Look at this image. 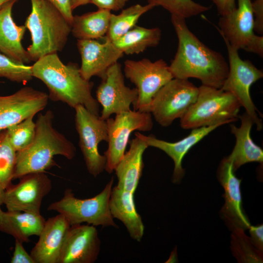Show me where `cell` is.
<instances>
[{
	"instance_id": "obj_1",
	"label": "cell",
	"mask_w": 263,
	"mask_h": 263,
	"mask_svg": "<svg viewBox=\"0 0 263 263\" xmlns=\"http://www.w3.org/2000/svg\"><path fill=\"white\" fill-rule=\"evenodd\" d=\"M178 38L176 53L169 66L173 78L200 80L202 85L221 89L228 64L219 52L202 42L188 28L186 19L171 16Z\"/></svg>"
},
{
	"instance_id": "obj_2",
	"label": "cell",
	"mask_w": 263,
	"mask_h": 263,
	"mask_svg": "<svg viewBox=\"0 0 263 263\" xmlns=\"http://www.w3.org/2000/svg\"><path fill=\"white\" fill-rule=\"evenodd\" d=\"M31 67L33 76L47 87L49 99L61 101L73 109L82 105L100 116L99 104L92 94L94 84L82 76L77 64H65L54 53L39 58Z\"/></svg>"
},
{
	"instance_id": "obj_3",
	"label": "cell",
	"mask_w": 263,
	"mask_h": 263,
	"mask_svg": "<svg viewBox=\"0 0 263 263\" xmlns=\"http://www.w3.org/2000/svg\"><path fill=\"white\" fill-rule=\"evenodd\" d=\"M54 114L51 110L39 113L36 123V133L31 144L17 152L13 180L35 172H45L57 164L54 158L61 155L68 160L76 154L74 144L54 127Z\"/></svg>"
},
{
	"instance_id": "obj_4",
	"label": "cell",
	"mask_w": 263,
	"mask_h": 263,
	"mask_svg": "<svg viewBox=\"0 0 263 263\" xmlns=\"http://www.w3.org/2000/svg\"><path fill=\"white\" fill-rule=\"evenodd\" d=\"M32 9L25 26L31 36L27 51L32 60L62 51L71 32V24L47 0H31Z\"/></svg>"
},
{
	"instance_id": "obj_5",
	"label": "cell",
	"mask_w": 263,
	"mask_h": 263,
	"mask_svg": "<svg viewBox=\"0 0 263 263\" xmlns=\"http://www.w3.org/2000/svg\"><path fill=\"white\" fill-rule=\"evenodd\" d=\"M198 88L196 100L180 118L183 129L222 125L238 120L241 106L231 93L203 85Z\"/></svg>"
},
{
	"instance_id": "obj_6",
	"label": "cell",
	"mask_w": 263,
	"mask_h": 263,
	"mask_svg": "<svg viewBox=\"0 0 263 263\" xmlns=\"http://www.w3.org/2000/svg\"><path fill=\"white\" fill-rule=\"evenodd\" d=\"M113 177L103 190L93 197L80 199L75 196L72 189H66L63 196L52 203L48 211H55L63 215L71 225L86 223L94 226H112L118 228L115 223L110 208V200Z\"/></svg>"
},
{
	"instance_id": "obj_7",
	"label": "cell",
	"mask_w": 263,
	"mask_h": 263,
	"mask_svg": "<svg viewBox=\"0 0 263 263\" xmlns=\"http://www.w3.org/2000/svg\"><path fill=\"white\" fill-rule=\"evenodd\" d=\"M125 76L136 86L137 99L133 110L149 113L152 100L156 93L173 76L169 66L162 59L151 61L147 58L124 62Z\"/></svg>"
},
{
	"instance_id": "obj_8",
	"label": "cell",
	"mask_w": 263,
	"mask_h": 263,
	"mask_svg": "<svg viewBox=\"0 0 263 263\" xmlns=\"http://www.w3.org/2000/svg\"><path fill=\"white\" fill-rule=\"evenodd\" d=\"M226 46L228 58V73L221 89L230 92L243 107L250 117L257 130L263 129L262 120L258 117L250 95V88L257 81L263 77V72L249 60L242 59L238 50L232 48L224 40Z\"/></svg>"
},
{
	"instance_id": "obj_9",
	"label": "cell",
	"mask_w": 263,
	"mask_h": 263,
	"mask_svg": "<svg viewBox=\"0 0 263 263\" xmlns=\"http://www.w3.org/2000/svg\"><path fill=\"white\" fill-rule=\"evenodd\" d=\"M74 109L78 145L88 172L96 177L106 166V157L99 153L98 145L102 141L108 142L106 120L91 113L82 105H78Z\"/></svg>"
},
{
	"instance_id": "obj_10",
	"label": "cell",
	"mask_w": 263,
	"mask_h": 263,
	"mask_svg": "<svg viewBox=\"0 0 263 263\" xmlns=\"http://www.w3.org/2000/svg\"><path fill=\"white\" fill-rule=\"evenodd\" d=\"M199 88L188 79L173 78L153 97L149 113L163 127H168L181 118L195 102Z\"/></svg>"
},
{
	"instance_id": "obj_11",
	"label": "cell",
	"mask_w": 263,
	"mask_h": 263,
	"mask_svg": "<svg viewBox=\"0 0 263 263\" xmlns=\"http://www.w3.org/2000/svg\"><path fill=\"white\" fill-rule=\"evenodd\" d=\"M108 128L106 158L105 170L111 173L124 156L129 137L133 132H148L153 127L150 113L132 110L116 114L114 118L106 120Z\"/></svg>"
},
{
	"instance_id": "obj_12",
	"label": "cell",
	"mask_w": 263,
	"mask_h": 263,
	"mask_svg": "<svg viewBox=\"0 0 263 263\" xmlns=\"http://www.w3.org/2000/svg\"><path fill=\"white\" fill-rule=\"evenodd\" d=\"M101 79L96 91V99L102 108L101 118L106 120L113 114L130 110L137 100L138 91L126 85L121 64H113Z\"/></svg>"
},
{
	"instance_id": "obj_13",
	"label": "cell",
	"mask_w": 263,
	"mask_h": 263,
	"mask_svg": "<svg viewBox=\"0 0 263 263\" xmlns=\"http://www.w3.org/2000/svg\"><path fill=\"white\" fill-rule=\"evenodd\" d=\"M11 184L4 191L3 204L8 211L40 213L44 197L51 191L52 182L45 172L30 173Z\"/></svg>"
},
{
	"instance_id": "obj_14",
	"label": "cell",
	"mask_w": 263,
	"mask_h": 263,
	"mask_svg": "<svg viewBox=\"0 0 263 263\" xmlns=\"http://www.w3.org/2000/svg\"><path fill=\"white\" fill-rule=\"evenodd\" d=\"M237 6L230 12L220 16L218 31L224 40L232 48L249 52L259 35L254 33L252 0H237Z\"/></svg>"
},
{
	"instance_id": "obj_15",
	"label": "cell",
	"mask_w": 263,
	"mask_h": 263,
	"mask_svg": "<svg viewBox=\"0 0 263 263\" xmlns=\"http://www.w3.org/2000/svg\"><path fill=\"white\" fill-rule=\"evenodd\" d=\"M46 93L26 86L10 95H0V131L35 116L46 107Z\"/></svg>"
},
{
	"instance_id": "obj_16",
	"label": "cell",
	"mask_w": 263,
	"mask_h": 263,
	"mask_svg": "<svg viewBox=\"0 0 263 263\" xmlns=\"http://www.w3.org/2000/svg\"><path fill=\"white\" fill-rule=\"evenodd\" d=\"M232 162L225 157L217 171L218 180L224 190L225 204L220 210V216L226 226L231 230L248 229L251 225L242 206L241 191V179L235 173Z\"/></svg>"
},
{
	"instance_id": "obj_17",
	"label": "cell",
	"mask_w": 263,
	"mask_h": 263,
	"mask_svg": "<svg viewBox=\"0 0 263 263\" xmlns=\"http://www.w3.org/2000/svg\"><path fill=\"white\" fill-rule=\"evenodd\" d=\"M101 242L95 226L78 224L70 226L58 263H94L100 251Z\"/></svg>"
},
{
	"instance_id": "obj_18",
	"label": "cell",
	"mask_w": 263,
	"mask_h": 263,
	"mask_svg": "<svg viewBox=\"0 0 263 263\" xmlns=\"http://www.w3.org/2000/svg\"><path fill=\"white\" fill-rule=\"evenodd\" d=\"M77 46L81 58L80 73L87 80L94 76L101 78L124 55L106 37L102 42L96 39H77Z\"/></svg>"
},
{
	"instance_id": "obj_19",
	"label": "cell",
	"mask_w": 263,
	"mask_h": 263,
	"mask_svg": "<svg viewBox=\"0 0 263 263\" xmlns=\"http://www.w3.org/2000/svg\"><path fill=\"white\" fill-rule=\"evenodd\" d=\"M70 226L65 217L59 213L45 221L38 240L30 252L35 263H58Z\"/></svg>"
},
{
	"instance_id": "obj_20",
	"label": "cell",
	"mask_w": 263,
	"mask_h": 263,
	"mask_svg": "<svg viewBox=\"0 0 263 263\" xmlns=\"http://www.w3.org/2000/svg\"><path fill=\"white\" fill-rule=\"evenodd\" d=\"M220 126L221 125L217 124L193 129L187 136L175 142H169L159 139L152 134L146 136L138 131H136L134 134L144 141L148 147H152L162 150L172 159L174 167L172 181L174 184H178L185 173L182 165V160L185 155L193 146Z\"/></svg>"
},
{
	"instance_id": "obj_21",
	"label": "cell",
	"mask_w": 263,
	"mask_h": 263,
	"mask_svg": "<svg viewBox=\"0 0 263 263\" xmlns=\"http://www.w3.org/2000/svg\"><path fill=\"white\" fill-rule=\"evenodd\" d=\"M18 0H12L0 9V52L13 60L29 63L32 59L22 45L25 25H17L12 16L13 5Z\"/></svg>"
},
{
	"instance_id": "obj_22",
	"label": "cell",
	"mask_w": 263,
	"mask_h": 263,
	"mask_svg": "<svg viewBox=\"0 0 263 263\" xmlns=\"http://www.w3.org/2000/svg\"><path fill=\"white\" fill-rule=\"evenodd\" d=\"M149 147L137 136L130 142V148L114 171L117 178L116 186L134 194L144 169L143 154Z\"/></svg>"
},
{
	"instance_id": "obj_23",
	"label": "cell",
	"mask_w": 263,
	"mask_h": 263,
	"mask_svg": "<svg viewBox=\"0 0 263 263\" xmlns=\"http://www.w3.org/2000/svg\"><path fill=\"white\" fill-rule=\"evenodd\" d=\"M110 208L113 218L120 221L133 240L140 242L144 233V225L137 212L134 193L122 189L116 186L113 188Z\"/></svg>"
},
{
	"instance_id": "obj_24",
	"label": "cell",
	"mask_w": 263,
	"mask_h": 263,
	"mask_svg": "<svg viewBox=\"0 0 263 263\" xmlns=\"http://www.w3.org/2000/svg\"><path fill=\"white\" fill-rule=\"evenodd\" d=\"M239 117L241 122L239 127L230 125L231 132L236 137V144L231 154L226 157L232 162L235 171L247 163L263 162V150L255 144L250 136L254 122L246 112Z\"/></svg>"
},
{
	"instance_id": "obj_25",
	"label": "cell",
	"mask_w": 263,
	"mask_h": 263,
	"mask_svg": "<svg viewBox=\"0 0 263 263\" xmlns=\"http://www.w3.org/2000/svg\"><path fill=\"white\" fill-rule=\"evenodd\" d=\"M45 221L40 213L7 210L2 213L0 231L23 243H27L31 236H39Z\"/></svg>"
},
{
	"instance_id": "obj_26",
	"label": "cell",
	"mask_w": 263,
	"mask_h": 263,
	"mask_svg": "<svg viewBox=\"0 0 263 263\" xmlns=\"http://www.w3.org/2000/svg\"><path fill=\"white\" fill-rule=\"evenodd\" d=\"M111 11L98 9L81 15L74 16L71 24L72 35L77 39H97L108 32Z\"/></svg>"
},
{
	"instance_id": "obj_27",
	"label": "cell",
	"mask_w": 263,
	"mask_h": 263,
	"mask_svg": "<svg viewBox=\"0 0 263 263\" xmlns=\"http://www.w3.org/2000/svg\"><path fill=\"white\" fill-rule=\"evenodd\" d=\"M161 38L158 27L134 26L124 35L113 41L123 54H138L149 47L158 45Z\"/></svg>"
},
{
	"instance_id": "obj_28",
	"label": "cell",
	"mask_w": 263,
	"mask_h": 263,
	"mask_svg": "<svg viewBox=\"0 0 263 263\" xmlns=\"http://www.w3.org/2000/svg\"><path fill=\"white\" fill-rule=\"evenodd\" d=\"M154 7L150 4H136L123 9L118 15L112 14L108 32L105 36L113 41L128 32L136 25L139 18Z\"/></svg>"
},
{
	"instance_id": "obj_29",
	"label": "cell",
	"mask_w": 263,
	"mask_h": 263,
	"mask_svg": "<svg viewBox=\"0 0 263 263\" xmlns=\"http://www.w3.org/2000/svg\"><path fill=\"white\" fill-rule=\"evenodd\" d=\"M230 248L233 255L238 263H263V252L254 246L249 237L242 229L232 231Z\"/></svg>"
},
{
	"instance_id": "obj_30",
	"label": "cell",
	"mask_w": 263,
	"mask_h": 263,
	"mask_svg": "<svg viewBox=\"0 0 263 263\" xmlns=\"http://www.w3.org/2000/svg\"><path fill=\"white\" fill-rule=\"evenodd\" d=\"M17 151L11 144L7 130L0 131V187L5 189L14 179Z\"/></svg>"
},
{
	"instance_id": "obj_31",
	"label": "cell",
	"mask_w": 263,
	"mask_h": 263,
	"mask_svg": "<svg viewBox=\"0 0 263 263\" xmlns=\"http://www.w3.org/2000/svg\"><path fill=\"white\" fill-rule=\"evenodd\" d=\"M148 4L154 7L161 6L171 16L189 18L202 14L210 9V7L193 0H147Z\"/></svg>"
},
{
	"instance_id": "obj_32",
	"label": "cell",
	"mask_w": 263,
	"mask_h": 263,
	"mask_svg": "<svg viewBox=\"0 0 263 263\" xmlns=\"http://www.w3.org/2000/svg\"><path fill=\"white\" fill-rule=\"evenodd\" d=\"M34 116H30L6 129L10 142L17 152L26 148L34 140L36 133Z\"/></svg>"
},
{
	"instance_id": "obj_33",
	"label": "cell",
	"mask_w": 263,
	"mask_h": 263,
	"mask_svg": "<svg viewBox=\"0 0 263 263\" xmlns=\"http://www.w3.org/2000/svg\"><path fill=\"white\" fill-rule=\"evenodd\" d=\"M31 66L17 62L0 52V77L26 83L33 78Z\"/></svg>"
},
{
	"instance_id": "obj_34",
	"label": "cell",
	"mask_w": 263,
	"mask_h": 263,
	"mask_svg": "<svg viewBox=\"0 0 263 263\" xmlns=\"http://www.w3.org/2000/svg\"><path fill=\"white\" fill-rule=\"evenodd\" d=\"M10 262L11 263H35L34 259L23 245V243L15 240L14 250Z\"/></svg>"
},
{
	"instance_id": "obj_35",
	"label": "cell",
	"mask_w": 263,
	"mask_h": 263,
	"mask_svg": "<svg viewBox=\"0 0 263 263\" xmlns=\"http://www.w3.org/2000/svg\"><path fill=\"white\" fill-rule=\"evenodd\" d=\"M252 8L254 19V31L263 35V0H254L252 1Z\"/></svg>"
},
{
	"instance_id": "obj_36",
	"label": "cell",
	"mask_w": 263,
	"mask_h": 263,
	"mask_svg": "<svg viewBox=\"0 0 263 263\" xmlns=\"http://www.w3.org/2000/svg\"><path fill=\"white\" fill-rule=\"evenodd\" d=\"M129 0H91L98 9L117 11L122 9Z\"/></svg>"
},
{
	"instance_id": "obj_37",
	"label": "cell",
	"mask_w": 263,
	"mask_h": 263,
	"mask_svg": "<svg viewBox=\"0 0 263 263\" xmlns=\"http://www.w3.org/2000/svg\"><path fill=\"white\" fill-rule=\"evenodd\" d=\"M248 229L251 243L255 248L263 252V225H251Z\"/></svg>"
},
{
	"instance_id": "obj_38",
	"label": "cell",
	"mask_w": 263,
	"mask_h": 263,
	"mask_svg": "<svg viewBox=\"0 0 263 263\" xmlns=\"http://www.w3.org/2000/svg\"><path fill=\"white\" fill-rule=\"evenodd\" d=\"M56 6L68 22L72 24L74 16L70 6V0H47Z\"/></svg>"
},
{
	"instance_id": "obj_39",
	"label": "cell",
	"mask_w": 263,
	"mask_h": 263,
	"mask_svg": "<svg viewBox=\"0 0 263 263\" xmlns=\"http://www.w3.org/2000/svg\"><path fill=\"white\" fill-rule=\"evenodd\" d=\"M215 5L219 15L224 16L235 9L237 0H210Z\"/></svg>"
},
{
	"instance_id": "obj_40",
	"label": "cell",
	"mask_w": 263,
	"mask_h": 263,
	"mask_svg": "<svg viewBox=\"0 0 263 263\" xmlns=\"http://www.w3.org/2000/svg\"><path fill=\"white\" fill-rule=\"evenodd\" d=\"M91 0H70V6L73 11L76 8L90 3Z\"/></svg>"
},
{
	"instance_id": "obj_41",
	"label": "cell",
	"mask_w": 263,
	"mask_h": 263,
	"mask_svg": "<svg viewBox=\"0 0 263 263\" xmlns=\"http://www.w3.org/2000/svg\"><path fill=\"white\" fill-rule=\"evenodd\" d=\"M177 259L176 250H174L170 254L169 259L166 263H174L175 262Z\"/></svg>"
},
{
	"instance_id": "obj_42",
	"label": "cell",
	"mask_w": 263,
	"mask_h": 263,
	"mask_svg": "<svg viewBox=\"0 0 263 263\" xmlns=\"http://www.w3.org/2000/svg\"><path fill=\"white\" fill-rule=\"evenodd\" d=\"M4 189L0 187V219L3 211L1 208V206L3 205V196Z\"/></svg>"
},
{
	"instance_id": "obj_43",
	"label": "cell",
	"mask_w": 263,
	"mask_h": 263,
	"mask_svg": "<svg viewBox=\"0 0 263 263\" xmlns=\"http://www.w3.org/2000/svg\"><path fill=\"white\" fill-rule=\"evenodd\" d=\"M12 0H0V9L6 3Z\"/></svg>"
}]
</instances>
